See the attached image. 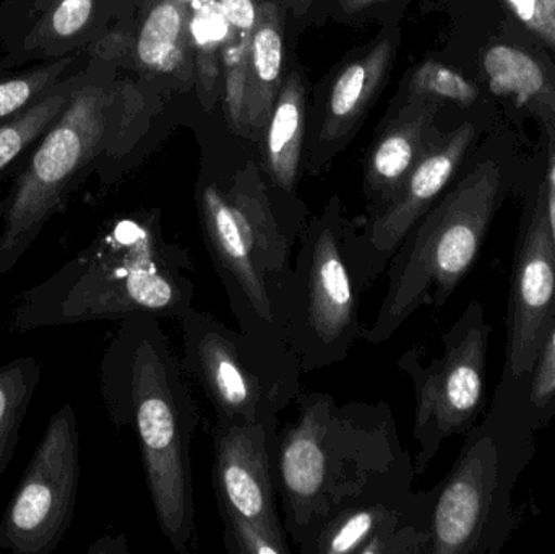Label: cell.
<instances>
[{"label":"cell","instance_id":"cell-8","mask_svg":"<svg viewBox=\"0 0 555 554\" xmlns=\"http://www.w3.org/2000/svg\"><path fill=\"white\" fill-rule=\"evenodd\" d=\"M179 324L182 366L220 425H280L281 412L302 396L293 351L270 347L197 308Z\"/></svg>","mask_w":555,"mask_h":554},{"label":"cell","instance_id":"cell-36","mask_svg":"<svg viewBox=\"0 0 555 554\" xmlns=\"http://www.w3.org/2000/svg\"><path fill=\"white\" fill-rule=\"evenodd\" d=\"M198 5L205 7V9H211V7L218 5V0H197Z\"/></svg>","mask_w":555,"mask_h":554},{"label":"cell","instance_id":"cell-7","mask_svg":"<svg viewBox=\"0 0 555 554\" xmlns=\"http://www.w3.org/2000/svg\"><path fill=\"white\" fill-rule=\"evenodd\" d=\"M349 218L338 195L307 221L297 244L284 335L302 374L343 363L362 338L361 296L346 256Z\"/></svg>","mask_w":555,"mask_h":554},{"label":"cell","instance_id":"cell-9","mask_svg":"<svg viewBox=\"0 0 555 554\" xmlns=\"http://www.w3.org/2000/svg\"><path fill=\"white\" fill-rule=\"evenodd\" d=\"M491 325L481 302L472 301L443 334V351L429 364L421 363L417 348L398 358L414 389L413 436L420 451L414 474L421 477L447 439L466 435L485 403L486 358Z\"/></svg>","mask_w":555,"mask_h":554},{"label":"cell","instance_id":"cell-18","mask_svg":"<svg viewBox=\"0 0 555 554\" xmlns=\"http://www.w3.org/2000/svg\"><path fill=\"white\" fill-rule=\"evenodd\" d=\"M440 100L410 94L390 120L365 163L364 192L367 215L384 207L420 162L434 137Z\"/></svg>","mask_w":555,"mask_h":554},{"label":"cell","instance_id":"cell-31","mask_svg":"<svg viewBox=\"0 0 555 554\" xmlns=\"http://www.w3.org/2000/svg\"><path fill=\"white\" fill-rule=\"evenodd\" d=\"M544 198H546L547 218H550L551 231L555 243V156L551 162L550 172L543 181Z\"/></svg>","mask_w":555,"mask_h":554},{"label":"cell","instance_id":"cell-17","mask_svg":"<svg viewBox=\"0 0 555 554\" xmlns=\"http://www.w3.org/2000/svg\"><path fill=\"white\" fill-rule=\"evenodd\" d=\"M107 0H52L10 42L0 67L15 68L87 52L103 38Z\"/></svg>","mask_w":555,"mask_h":554},{"label":"cell","instance_id":"cell-11","mask_svg":"<svg viewBox=\"0 0 555 554\" xmlns=\"http://www.w3.org/2000/svg\"><path fill=\"white\" fill-rule=\"evenodd\" d=\"M473 139L475 127L469 123L446 136L437 133L397 194L384 207L349 220L346 256L362 293L387 272L391 257L411 228L439 201Z\"/></svg>","mask_w":555,"mask_h":554},{"label":"cell","instance_id":"cell-22","mask_svg":"<svg viewBox=\"0 0 555 554\" xmlns=\"http://www.w3.org/2000/svg\"><path fill=\"white\" fill-rule=\"evenodd\" d=\"M485 70L495 93L555 117V81L527 52L512 46H494L486 54Z\"/></svg>","mask_w":555,"mask_h":554},{"label":"cell","instance_id":"cell-25","mask_svg":"<svg viewBox=\"0 0 555 554\" xmlns=\"http://www.w3.org/2000/svg\"><path fill=\"white\" fill-rule=\"evenodd\" d=\"M85 54V52H81ZM81 54L55 61L38 62L25 67H0V124L13 119L46 96L55 85L81 70Z\"/></svg>","mask_w":555,"mask_h":554},{"label":"cell","instance_id":"cell-3","mask_svg":"<svg viewBox=\"0 0 555 554\" xmlns=\"http://www.w3.org/2000/svg\"><path fill=\"white\" fill-rule=\"evenodd\" d=\"M194 262L166 237L158 210L111 218L57 272L23 292L10 332L149 315L181 321L194 308Z\"/></svg>","mask_w":555,"mask_h":554},{"label":"cell","instance_id":"cell-20","mask_svg":"<svg viewBox=\"0 0 555 554\" xmlns=\"http://www.w3.org/2000/svg\"><path fill=\"white\" fill-rule=\"evenodd\" d=\"M306 132V87L299 74L281 83L272 116L266 127L263 168L276 189L293 195L299 175L300 153Z\"/></svg>","mask_w":555,"mask_h":554},{"label":"cell","instance_id":"cell-6","mask_svg":"<svg viewBox=\"0 0 555 554\" xmlns=\"http://www.w3.org/2000/svg\"><path fill=\"white\" fill-rule=\"evenodd\" d=\"M501 194V166L486 159L439 197L391 257L384 301L362 340L387 344L414 312L449 301L481 253Z\"/></svg>","mask_w":555,"mask_h":554},{"label":"cell","instance_id":"cell-23","mask_svg":"<svg viewBox=\"0 0 555 554\" xmlns=\"http://www.w3.org/2000/svg\"><path fill=\"white\" fill-rule=\"evenodd\" d=\"M81 70L68 75L42 100L20 113L18 116L0 124V184L12 175V171H15L23 156L67 106Z\"/></svg>","mask_w":555,"mask_h":554},{"label":"cell","instance_id":"cell-26","mask_svg":"<svg viewBox=\"0 0 555 554\" xmlns=\"http://www.w3.org/2000/svg\"><path fill=\"white\" fill-rule=\"evenodd\" d=\"M224 26V68H227V109L234 103L249 55L250 38L257 22L256 0H218Z\"/></svg>","mask_w":555,"mask_h":554},{"label":"cell","instance_id":"cell-21","mask_svg":"<svg viewBox=\"0 0 555 554\" xmlns=\"http://www.w3.org/2000/svg\"><path fill=\"white\" fill-rule=\"evenodd\" d=\"M393 55V42L384 39L339 74L326 103L322 140L335 142L356 126L385 83Z\"/></svg>","mask_w":555,"mask_h":554},{"label":"cell","instance_id":"cell-35","mask_svg":"<svg viewBox=\"0 0 555 554\" xmlns=\"http://www.w3.org/2000/svg\"><path fill=\"white\" fill-rule=\"evenodd\" d=\"M294 2H296L297 10H299V12H306L307 7L312 3V0H294Z\"/></svg>","mask_w":555,"mask_h":554},{"label":"cell","instance_id":"cell-1","mask_svg":"<svg viewBox=\"0 0 555 554\" xmlns=\"http://www.w3.org/2000/svg\"><path fill=\"white\" fill-rule=\"evenodd\" d=\"M297 403L296 420L278 429L273 472L284 532L299 550L341 511L411 493L416 474L388 403L338 405L322 392Z\"/></svg>","mask_w":555,"mask_h":554},{"label":"cell","instance_id":"cell-34","mask_svg":"<svg viewBox=\"0 0 555 554\" xmlns=\"http://www.w3.org/2000/svg\"><path fill=\"white\" fill-rule=\"evenodd\" d=\"M107 5H109L111 15H116V12H119L120 7L124 5V0H107Z\"/></svg>","mask_w":555,"mask_h":554},{"label":"cell","instance_id":"cell-29","mask_svg":"<svg viewBox=\"0 0 555 554\" xmlns=\"http://www.w3.org/2000/svg\"><path fill=\"white\" fill-rule=\"evenodd\" d=\"M525 26L555 49V0H507Z\"/></svg>","mask_w":555,"mask_h":554},{"label":"cell","instance_id":"cell-4","mask_svg":"<svg viewBox=\"0 0 555 554\" xmlns=\"http://www.w3.org/2000/svg\"><path fill=\"white\" fill-rule=\"evenodd\" d=\"M275 189L247 162L227 182H202L197 208L205 247L241 331L289 350L287 295L307 220L302 208L281 205Z\"/></svg>","mask_w":555,"mask_h":554},{"label":"cell","instance_id":"cell-13","mask_svg":"<svg viewBox=\"0 0 555 554\" xmlns=\"http://www.w3.org/2000/svg\"><path fill=\"white\" fill-rule=\"evenodd\" d=\"M555 324V243L541 184L512 266L507 314V373L530 376Z\"/></svg>","mask_w":555,"mask_h":554},{"label":"cell","instance_id":"cell-19","mask_svg":"<svg viewBox=\"0 0 555 554\" xmlns=\"http://www.w3.org/2000/svg\"><path fill=\"white\" fill-rule=\"evenodd\" d=\"M283 68V18L273 2L259 3L250 38L249 55L236 100L228 107L234 129L249 137L266 130L281 88Z\"/></svg>","mask_w":555,"mask_h":554},{"label":"cell","instance_id":"cell-5","mask_svg":"<svg viewBox=\"0 0 555 554\" xmlns=\"http://www.w3.org/2000/svg\"><path fill=\"white\" fill-rule=\"evenodd\" d=\"M126 113V88L106 62L90 55L67 106L23 156L0 202V276L15 269L85 179L113 158Z\"/></svg>","mask_w":555,"mask_h":554},{"label":"cell","instance_id":"cell-2","mask_svg":"<svg viewBox=\"0 0 555 554\" xmlns=\"http://www.w3.org/2000/svg\"><path fill=\"white\" fill-rule=\"evenodd\" d=\"M100 392L111 423L135 435L159 530L175 552L192 553V441L201 412L159 319L120 321L101 355Z\"/></svg>","mask_w":555,"mask_h":554},{"label":"cell","instance_id":"cell-12","mask_svg":"<svg viewBox=\"0 0 555 554\" xmlns=\"http://www.w3.org/2000/svg\"><path fill=\"white\" fill-rule=\"evenodd\" d=\"M278 429L215 423L211 481L223 527L250 524L286 539L273 472Z\"/></svg>","mask_w":555,"mask_h":554},{"label":"cell","instance_id":"cell-14","mask_svg":"<svg viewBox=\"0 0 555 554\" xmlns=\"http://www.w3.org/2000/svg\"><path fill=\"white\" fill-rule=\"evenodd\" d=\"M430 493L356 504L323 524L300 554H429Z\"/></svg>","mask_w":555,"mask_h":554},{"label":"cell","instance_id":"cell-16","mask_svg":"<svg viewBox=\"0 0 555 554\" xmlns=\"http://www.w3.org/2000/svg\"><path fill=\"white\" fill-rule=\"evenodd\" d=\"M191 0H153L132 33L106 31L88 54L106 64L132 61L155 74H181L192 39Z\"/></svg>","mask_w":555,"mask_h":554},{"label":"cell","instance_id":"cell-27","mask_svg":"<svg viewBox=\"0 0 555 554\" xmlns=\"http://www.w3.org/2000/svg\"><path fill=\"white\" fill-rule=\"evenodd\" d=\"M410 94L450 100L468 106L478 98L476 88L465 77L436 61L424 62L411 77Z\"/></svg>","mask_w":555,"mask_h":554},{"label":"cell","instance_id":"cell-24","mask_svg":"<svg viewBox=\"0 0 555 554\" xmlns=\"http://www.w3.org/2000/svg\"><path fill=\"white\" fill-rule=\"evenodd\" d=\"M41 379L35 357H22L0 366V480L12 462L29 403Z\"/></svg>","mask_w":555,"mask_h":554},{"label":"cell","instance_id":"cell-33","mask_svg":"<svg viewBox=\"0 0 555 554\" xmlns=\"http://www.w3.org/2000/svg\"><path fill=\"white\" fill-rule=\"evenodd\" d=\"M375 2H377V0H339L346 13L361 12V10L367 9L369 5Z\"/></svg>","mask_w":555,"mask_h":554},{"label":"cell","instance_id":"cell-32","mask_svg":"<svg viewBox=\"0 0 555 554\" xmlns=\"http://www.w3.org/2000/svg\"><path fill=\"white\" fill-rule=\"evenodd\" d=\"M51 2H52V0H23L22 7H23V9H25V15H26L25 25H23V28H25V26L28 25L29 20H31L33 16L36 15V13H39V12H41V10H44L46 7H48L49 3H51ZM20 33H22V31H20ZM20 33H18V35H20ZM18 35H16V36H18Z\"/></svg>","mask_w":555,"mask_h":554},{"label":"cell","instance_id":"cell-10","mask_svg":"<svg viewBox=\"0 0 555 554\" xmlns=\"http://www.w3.org/2000/svg\"><path fill=\"white\" fill-rule=\"evenodd\" d=\"M80 435L77 412L62 405L49 420L0 523V549L49 554L64 542L77 506Z\"/></svg>","mask_w":555,"mask_h":554},{"label":"cell","instance_id":"cell-30","mask_svg":"<svg viewBox=\"0 0 555 554\" xmlns=\"http://www.w3.org/2000/svg\"><path fill=\"white\" fill-rule=\"evenodd\" d=\"M88 553L98 554H127L129 553V545H127L126 537H103V539L96 540L88 550Z\"/></svg>","mask_w":555,"mask_h":554},{"label":"cell","instance_id":"cell-15","mask_svg":"<svg viewBox=\"0 0 555 554\" xmlns=\"http://www.w3.org/2000/svg\"><path fill=\"white\" fill-rule=\"evenodd\" d=\"M499 481V454L491 438H473L455 467L433 491L429 554L481 550Z\"/></svg>","mask_w":555,"mask_h":554},{"label":"cell","instance_id":"cell-28","mask_svg":"<svg viewBox=\"0 0 555 554\" xmlns=\"http://www.w3.org/2000/svg\"><path fill=\"white\" fill-rule=\"evenodd\" d=\"M530 376L531 405L543 412L555 403V324L541 347Z\"/></svg>","mask_w":555,"mask_h":554}]
</instances>
